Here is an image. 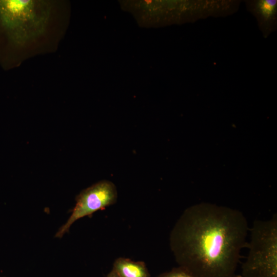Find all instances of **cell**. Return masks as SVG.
<instances>
[{
  "mask_svg": "<svg viewBox=\"0 0 277 277\" xmlns=\"http://www.w3.org/2000/svg\"><path fill=\"white\" fill-rule=\"evenodd\" d=\"M248 253L242 265V277H277V215L256 220L249 228Z\"/></svg>",
  "mask_w": 277,
  "mask_h": 277,
  "instance_id": "obj_3",
  "label": "cell"
},
{
  "mask_svg": "<svg viewBox=\"0 0 277 277\" xmlns=\"http://www.w3.org/2000/svg\"><path fill=\"white\" fill-rule=\"evenodd\" d=\"M117 197L115 186L107 180L100 181L83 190L76 197L71 215L56 232L55 237L62 238L77 220L114 204Z\"/></svg>",
  "mask_w": 277,
  "mask_h": 277,
  "instance_id": "obj_4",
  "label": "cell"
},
{
  "mask_svg": "<svg viewBox=\"0 0 277 277\" xmlns=\"http://www.w3.org/2000/svg\"><path fill=\"white\" fill-rule=\"evenodd\" d=\"M114 268L120 277H148L146 269L141 262L119 258L115 262Z\"/></svg>",
  "mask_w": 277,
  "mask_h": 277,
  "instance_id": "obj_5",
  "label": "cell"
},
{
  "mask_svg": "<svg viewBox=\"0 0 277 277\" xmlns=\"http://www.w3.org/2000/svg\"><path fill=\"white\" fill-rule=\"evenodd\" d=\"M230 277H242V276L241 275H238V274H234V275H233L232 276Z\"/></svg>",
  "mask_w": 277,
  "mask_h": 277,
  "instance_id": "obj_9",
  "label": "cell"
},
{
  "mask_svg": "<svg viewBox=\"0 0 277 277\" xmlns=\"http://www.w3.org/2000/svg\"><path fill=\"white\" fill-rule=\"evenodd\" d=\"M159 277H196L182 267L175 268L161 274Z\"/></svg>",
  "mask_w": 277,
  "mask_h": 277,
  "instance_id": "obj_7",
  "label": "cell"
},
{
  "mask_svg": "<svg viewBox=\"0 0 277 277\" xmlns=\"http://www.w3.org/2000/svg\"><path fill=\"white\" fill-rule=\"evenodd\" d=\"M276 1L264 0L259 4V9L261 14L265 17H269L275 12Z\"/></svg>",
  "mask_w": 277,
  "mask_h": 277,
  "instance_id": "obj_6",
  "label": "cell"
},
{
  "mask_svg": "<svg viewBox=\"0 0 277 277\" xmlns=\"http://www.w3.org/2000/svg\"><path fill=\"white\" fill-rule=\"evenodd\" d=\"M50 9L44 1H0V27L14 43L24 45L44 33Z\"/></svg>",
  "mask_w": 277,
  "mask_h": 277,
  "instance_id": "obj_2",
  "label": "cell"
},
{
  "mask_svg": "<svg viewBox=\"0 0 277 277\" xmlns=\"http://www.w3.org/2000/svg\"><path fill=\"white\" fill-rule=\"evenodd\" d=\"M109 277H120L115 272L111 274Z\"/></svg>",
  "mask_w": 277,
  "mask_h": 277,
  "instance_id": "obj_8",
  "label": "cell"
},
{
  "mask_svg": "<svg viewBox=\"0 0 277 277\" xmlns=\"http://www.w3.org/2000/svg\"><path fill=\"white\" fill-rule=\"evenodd\" d=\"M249 228L240 211L211 204L186 209L173 228L170 245L176 262L196 277L234 275Z\"/></svg>",
  "mask_w": 277,
  "mask_h": 277,
  "instance_id": "obj_1",
  "label": "cell"
}]
</instances>
